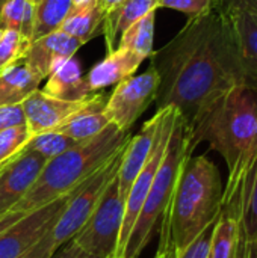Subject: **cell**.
Here are the masks:
<instances>
[{
    "instance_id": "6da1fadb",
    "label": "cell",
    "mask_w": 257,
    "mask_h": 258,
    "mask_svg": "<svg viewBox=\"0 0 257 258\" xmlns=\"http://www.w3.org/2000/svg\"><path fill=\"white\" fill-rule=\"evenodd\" d=\"M150 57L159 76L158 109L176 107L188 127L235 86L254 83L244 67L230 15L220 5L188 18L185 27Z\"/></svg>"
},
{
    "instance_id": "7a4b0ae2",
    "label": "cell",
    "mask_w": 257,
    "mask_h": 258,
    "mask_svg": "<svg viewBox=\"0 0 257 258\" xmlns=\"http://www.w3.org/2000/svg\"><path fill=\"white\" fill-rule=\"evenodd\" d=\"M194 148L208 142L227 163L223 201L229 200L257 156V83H242L215 101L188 127Z\"/></svg>"
},
{
    "instance_id": "3957f363",
    "label": "cell",
    "mask_w": 257,
    "mask_h": 258,
    "mask_svg": "<svg viewBox=\"0 0 257 258\" xmlns=\"http://www.w3.org/2000/svg\"><path fill=\"white\" fill-rule=\"evenodd\" d=\"M221 207L223 183L217 165L204 154L188 157L161 219L159 242L180 257L218 219Z\"/></svg>"
},
{
    "instance_id": "277c9868",
    "label": "cell",
    "mask_w": 257,
    "mask_h": 258,
    "mask_svg": "<svg viewBox=\"0 0 257 258\" xmlns=\"http://www.w3.org/2000/svg\"><path fill=\"white\" fill-rule=\"evenodd\" d=\"M130 138V132H123L114 124H109L97 136L79 142L73 148L47 160L33 186L12 212L27 213L71 194L100 166L121 151Z\"/></svg>"
},
{
    "instance_id": "5b68a950",
    "label": "cell",
    "mask_w": 257,
    "mask_h": 258,
    "mask_svg": "<svg viewBox=\"0 0 257 258\" xmlns=\"http://www.w3.org/2000/svg\"><path fill=\"white\" fill-rule=\"evenodd\" d=\"M194 150L195 148L191 144L189 128L185 119L182 118V115L177 112L174 125H173V130H171V135L165 148V154L153 178V183L150 186V190L147 194L141 213L130 231L123 258H139L142 251L150 243L171 201L180 171L185 162L188 160V157L192 156Z\"/></svg>"
},
{
    "instance_id": "8992f818",
    "label": "cell",
    "mask_w": 257,
    "mask_h": 258,
    "mask_svg": "<svg viewBox=\"0 0 257 258\" xmlns=\"http://www.w3.org/2000/svg\"><path fill=\"white\" fill-rule=\"evenodd\" d=\"M123 150L118 151L112 159H109L103 166H100L92 175H89L70 194L64 210L61 212L55 225L50 230V237L55 251L70 242L86 224V221L95 210L101 195L105 194L108 184L118 172Z\"/></svg>"
},
{
    "instance_id": "52a82bcc",
    "label": "cell",
    "mask_w": 257,
    "mask_h": 258,
    "mask_svg": "<svg viewBox=\"0 0 257 258\" xmlns=\"http://www.w3.org/2000/svg\"><path fill=\"white\" fill-rule=\"evenodd\" d=\"M124 204L115 175L86 224L73 237L83 252L92 258H115L124 219Z\"/></svg>"
},
{
    "instance_id": "ba28073f",
    "label": "cell",
    "mask_w": 257,
    "mask_h": 258,
    "mask_svg": "<svg viewBox=\"0 0 257 258\" xmlns=\"http://www.w3.org/2000/svg\"><path fill=\"white\" fill-rule=\"evenodd\" d=\"M161 110V119H159V125L156 130V136H155V142L151 147V151L147 157V162L144 163L142 169L139 171L138 177L135 178L127 197H126V204H124V219H123V227H121V233H120V240H118V246H117V252L115 258H123L124 249H126V243L127 239L130 236V231L141 213V209L145 203L147 194L150 190V186L153 183V178L159 169V165L162 162V157L165 154V148L174 125V119L177 115V109L176 107H164V109H158Z\"/></svg>"
},
{
    "instance_id": "9c48e42d",
    "label": "cell",
    "mask_w": 257,
    "mask_h": 258,
    "mask_svg": "<svg viewBox=\"0 0 257 258\" xmlns=\"http://www.w3.org/2000/svg\"><path fill=\"white\" fill-rule=\"evenodd\" d=\"M159 76L150 65L145 73L118 82L105 104V115L111 124L130 132L139 116L155 103Z\"/></svg>"
},
{
    "instance_id": "30bf717a",
    "label": "cell",
    "mask_w": 257,
    "mask_h": 258,
    "mask_svg": "<svg viewBox=\"0 0 257 258\" xmlns=\"http://www.w3.org/2000/svg\"><path fill=\"white\" fill-rule=\"evenodd\" d=\"M221 213L238 225L235 258H254L257 254V156L250 163L236 192L223 201Z\"/></svg>"
},
{
    "instance_id": "8fae6325",
    "label": "cell",
    "mask_w": 257,
    "mask_h": 258,
    "mask_svg": "<svg viewBox=\"0 0 257 258\" xmlns=\"http://www.w3.org/2000/svg\"><path fill=\"white\" fill-rule=\"evenodd\" d=\"M70 194L39 209L24 213L0 234V258H20L55 225Z\"/></svg>"
},
{
    "instance_id": "7c38bea8",
    "label": "cell",
    "mask_w": 257,
    "mask_h": 258,
    "mask_svg": "<svg viewBox=\"0 0 257 258\" xmlns=\"http://www.w3.org/2000/svg\"><path fill=\"white\" fill-rule=\"evenodd\" d=\"M45 162L38 153L23 148L17 156L0 165V216L12 212L29 192Z\"/></svg>"
},
{
    "instance_id": "4fadbf2b",
    "label": "cell",
    "mask_w": 257,
    "mask_h": 258,
    "mask_svg": "<svg viewBox=\"0 0 257 258\" xmlns=\"http://www.w3.org/2000/svg\"><path fill=\"white\" fill-rule=\"evenodd\" d=\"M80 47L82 44L76 38L58 29L32 41L26 50L23 62H26L44 80L65 60L74 57Z\"/></svg>"
},
{
    "instance_id": "5bb4252c",
    "label": "cell",
    "mask_w": 257,
    "mask_h": 258,
    "mask_svg": "<svg viewBox=\"0 0 257 258\" xmlns=\"http://www.w3.org/2000/svg\"><path fill=\"white\" fill-rule=\"evenodd\" d=\"M86 100H61L44 92L42 89H36L21 103L26 116V125L32 136L50 132L56 128L61 122H64L67 118H70L74 112H77L86 103Z\"/></svg>"
},
{
    "instance_id": "9a60e30c",
    "label": "cell",
    "mask_w": 257,
    "mask_h": 258,
    "mask_svg": "<svg viewBox=\"0 0 257 258\" xmlns=\"http://www.w3.org/2000/svg\"><path fill=\"white\" fill-rule=\"evenodd\" d=\"M159 119H161V110H158L153 118H150L147 122H144L141 130L129 139L127 145L123 150L117 178H118L120 194L124 198V201H126V197H127L135 178L138 177L139 171L142 169V166L147 162V157L151 151L156 130L159 125Z\"/></svg>"
},
{
    "instance_id": "2e32d148",
    "label": "cell",
    "mask_w": 257,
    "mask_h": 258,
    "mask_svg": "<svg viewBox=\"0 0 257 258\" xmlns=\"http://www.w3.org/2000/svg\"><path fill=\"white\" fill-rule=\"evenodd\" d=\"M142 60L145 59L141 54L129 48L117 47L114 51L108 53L103 60H100L89 70V73L85 76L86 85L92 94L111 85H117L126 77L133 76Z\"/></svg>"
},
{
    "instance_id": "e0dca14e",
    "label": "cell",
    "mask_w": 257,
    "mask_h": 258,
    "mask_svg": "<svg viewBox=\"0 0 257 258\" xmlns=\"http://www.w3.org/2000/svg\"><path fill=\"white\" fill-rule=\"evenodd\" d=\"M106 100L108 98L101 92L92 94L77 112H74L53 130L67 135L77 142H83L97 136L111 124L105 115Z\"/></svg>"
},
{
    "instance_id": "ac0fdd59",
    "label": "cell",
    "mask_w": 257,
    "mask_h": 258,
    "mask_svg": "<svg viewBox=\"0 0 257 258\" xmlns=\"http://www.w3.org/2000/svg\"><path fill=\"white\" fill-rule=\"evenodd\" d=\"M151 11H158V0H123L105 14L101 32L108 53L118 47L121 35L139 18Z\"/></svg>"
},
{
    "instance_id": "d6986e66",
    "label": "cell",
    "mask_w": 257,
    "mask_h": 258,
    "mask_svg": "<svg viewBox=\"0 0 257 258\" xmlns=\"http://www.w3.org/2000/svg\"><path fill=\"white\" fill-rule=\"evenodd\" d=\"M42 91L68 101H83L92 95L86 85V79L82 76L80 65L74 57L65 60L47 77Z\"/></svg>"
},
{
    "instance_id": "ffe728a7",
    "label": "cell",
    "mask_w": 257,
    "mask_h": 258,
    "mask_svg": "<svg viewBox=\"0 0 257 258\" xmlns=\"http://www.w3.org/2000/svg\"><path fill=\"white\" fill-rule=\"evenodd\" d=\"M42 79L26 63H14L0 74V106L21 104L33 91L39 89Z\"/></svg>"
},
{
    "instance_id": "44dd1931",
    "label": "cell",
    "mask_w": 257,
    "mask_h": 258,
    "mask_svg": "<svg viewBox=\"0 0 257 258\" xmlns=\"http://www.w3.org/2000/svg\"><path fill=\"white\" fill-rule=\"evenodd\" d=\"M226 11L230 15L247 74L251 82L257 83V15L242 9Z\"/></svg>"
},
{
    "instance_id": "7402d4cb",
    "label": "cell",
    "mask_w": 257,
    "mask_h": 258,
    "mask_svg": "<svg viewBox=\"0 0 257 258\" xmlns=\"http://www.w3.org/2000/svg\"><path fill=\"white\" fill-rule=\"evenodd\" d=\"M105 20V11L95 5L88 9L71 11L68 17L62 21L59 30L76 38L82 45L91 41L101 32Z\"/></svg>"
},
{
    "instance_id": "603a6c76",
    "label": "cell",
    "mask_w": 257,
    "mask_h": 258,
    "mask_svg": "<svg viewBox=\"0 0 257 258\" xmlns=\"http://www.w3.org/2000/svg\"><path fill=\"white\" fill-rule=\"evenodd\" d=\"M71 9V0H41L33 8L32 41L58 30Z\"/></svg>"
},
{
    "instance_id": "cb8c5ba5",
    "label": "cell",
    "mask_w": 257,
    "mask_h": 258,
    "mask_svg": "<svg viewBox=\"0 0 257 258\" xmlns=\"http://www.w3.org/2000/svg\"><path fill=\"white\" fill-rule=\"evenodd\" d=\"M155 18L156 11L148 12L138 21H135L120 38L118 47L129 48L144 59L153 54V42H155Z\"/></svg>"
},
{
    "instance_id": "d4e9b609",
    "label": "cell",
    "mask_w": 257,
    "mask_h": 258,
    "mask_svg": "<svg viewBox=\"0 0 257 258\" xmlns=\"http://www.w3.org/2000/svg\"><path fill=\"white\" fill-rule=\"evenodd\" d=\"M33 6L29 0H8L0 11V29L17 30L32 42Z\"/></svg>"
},
{
    "instance_id": "484cf974",
    "label": "cell",
    "mask_w": 257,
    "mask_h": 258,
    "mask_svg": "<svg viewBox=\"0 0 257 258\" xmlns=\"http://www.w3.org/2000/svg\"><path fill=\"white\" fill-rule=\"evenodd\" d=\"M236 239H238L236 221L224 213H220L212 236L209 258H235Z\"/></svg>"
},
{
    "instance_id": "4316f807",
    "label": "cell",
    "mask_w": 257,
    "mask_h": 258,
    "mask_svg": "<svg viewBox=\"0 0 257 258\" xmlns=\"http://www.w3.org/2000/svg\"><path fill=\"white\" fill-rule=\"evenodd\" d=\"M79 142L71 139L70 136L55 132V130H50V132L33 135L24 145V150L35 151L39 156H42L45 160H50V159L62 154L64 151L73 148Z\"/></svg>"
},
{
    "instance_id": "83f0119b",
    "label": "cell",
    "mask_w": 257,
    "mask_h": 258,
    "mask_svg": "<svg viewBox=\"0 0 257 258\" xmlns=\"http://www.w3.org/2000/svg\"><path fill=\"white\" fill-rule=\"evenodd\" d=\"M29 45L30 42L20 32L3 30L0 36V74L18 60H23Z\"/></svg>"
},
{
    "instance_id": "f1b7e54d",
    "label": "cell",
    "mask_w": 257,
    "mask_h": 258,
    "mask_svg": "<svg viewBox=\"0 0 257 258\" xmlns=\"http://www.w3.org/2000/svg\"><path fill=\"white\" fill-rule=\"evenodd\" d=\"M32 138L26 124L9 127L0 132V165L17 156Z\"/></svg>"
},
{
    "instance_id": "f546056e",
    "label": "cell",
    "mask_w": 257,
    "mask_h": 258,
    "mask_svg": "<svg viewBox=\"0 0 257 258\" xmlns=\"http://www.w3.org/2000/svg\"><path fill=\"white\" fill-rule=\"evenodd\" d=\"M220 5V0H158V8H170L179 11L188 18L201 17Z\"/></svg>"
},
{
    "instance_id": "4dcf8cb0",
    "label": "cell",
    "mask_w": 257,
    "mask_h": 258,
    "mask_svg": "<svg viewBox=\"0 0 257 258\" xmlns=\"http://www.w3.org/2000/svg\"><path fill=\"white\" fill-rule=\"evenodd\" d=\"M26 124L23 104H5L0 106V132L9 127Z\"/></svg>"
},
{
    "instance_id": "1f68e13d",
    "label": "cell",
    "mask_w": 257,
    "mask_h": 258,
    "mask_svg": "<svg viewBox=\"0 0 257 258\" xmlns=\"http://www.w3.org/2000/svg\"><path fill=\"white\" fill-rule=\"evenodd\" d=\"M55 248L52 243V237H50V231L42 236L27 252H24L20 258H50L55 254Z\"/></svg>"
},
{
    "instance_id": "d6a6232c",
    "label": "cell",
    "mask_w": 257,
    "mask_h": 258,
    "mask_svg": "<svg viewBox=\"0 0 257 258\" xmlns=\"http://www.w3.org/2000/svg\"><path fill=\"white\" fill-rule=\"evenodd\" d=\"M50 258H92L91 255H88L86 252H83L77 243L71 239L70 242H67L65 245H62L53 255Z\"/></svg>"
},
{
    "instance_id": "836d02e7",
    "label": "cell",
    "mask_w": 257,
    "mask_h": 258,
    "mask_svg": "<svg viewBox=\"0 0 257 258\" xmlns=\"http://www.w3.org/2000/svg\"><path fill=\"white\" fill-rule=\"evenodd\" d=\"M220 6L224 9H242L257 15V0H220Z\"/></svg>"
},
{
    "instance_id": "e575fe53",
    "label": "cell",
    "mask_w": 257,
    "mask_h": 258,
    "mask_svg": "<svg viewBox=\"0 0 257 258\" xmlns=\"http://www.w3.org/2000/svg\"><path fill=\"white\" fill-rule=\"evenodd\" d=\"M23 215H24V213H20V212H9V213H6V215H2V216H0V234H2L6 228H9L12 224H15Z\"/></svg>"
},
{
    "instance_id": "d590c367",
    "label": "cell",
    "mask_w": 257,
    "mask_h": 258,
    "mask_svg": "<svg viewBox=\"0 0 257 258\" xmlns=\"http://www.w3.org/2000/svg\"><path fill=\"white\" fill-rule=\"evenodd\" d=\"M97 5V0H71V11H80V9H88Z\"/></svg>"
},
{
    "instance_id": "8d00e7d4",
    "label": "cell",
    "mask_w": 257,
    "mask_h": 258,
    "mask_svg": "<svg viewBox=\"0 0 257 258\" xmlns=\"http://www.w3.org/2000/svg\"><path fill=\"white\" fill-rule=\"evenodd\" d=\"M155 258H177L174 255V252L164 243L159 242V246H158V251L155 254Z\"/></svg>"
},
{
    "instance_id": "74e56055",
    "label": "cell",
    "mask_w": 257,
    "mask_h": 258,
    "mask_svg": "<svg viewBox=\"0 0 257 258\" xmlns=\"http://www.w3.org/2000/svg\"><path fill=\"white\" fill-rule=\"evenodd\" d=\"M123 0H97V5L105 11V14L108 12V11H111L114 6H117L118 3H121Z\"/></svg>"
},
{
    "instance_id": "f35d334b",
    "label": "cell",
    "mask_w": 257,
    "mask_h": 258,
    "mask_svg": "<svg viewBox=\"0 0 257 258\" xmlns=\"http://www.w3.org/2000/svg\"><path fill=\"white\" fill-rule=\"evenodd\" d=\"M29 3L35 8L36 5H39V3H41V0H29Z\"/></svg>"
},
{
    "instance_id": "ab89813d",
    "label": "cell",
    "mask_w": 257,
    "mask_h": 258,
    "mask_svg": "<svg viewBox=\"0 0 257 258\" xmlns=\"http://www.w3.org/2000/svg\"><path fill=\"white\" fill-rule=\"evenodd\" d=\"M8 0H0V11H2V8H3V5L6 3Z\"/></svg>"
},
{
    "instance_id": "60d3db41",
    "label": "cell",
    "mask_w": 257,
    "mask_h": 258,
    "mask_svg": "<svg viewBox=\"0 0 257 258\" xmlns=\"http://www.w3.org/2000/svg\"><path fill=\"white\" fill-rule=\"evenodd\" d=\"M2 33H3V29H0V36H2Z\"/></svg>"
},
{
    "instance_id": "b9f144b4",
    "label": "cell",
    "mask_w": 257,
    "mask_h": 258,
    "mask_svg": "<svg viewBox=\"0 0 257 258\" xmlns=\"http://www.w3.org/2000/svg\"><path fill=\"white\" fill-rule=\"evenodd\" d=\"M254 258H257V254H256V257H254Z\"/></svg>"
}]
</instances>
